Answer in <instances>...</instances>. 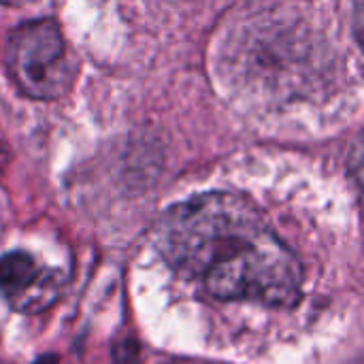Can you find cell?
Returning a JSON list of instances; mask_svg holds the SVG:
<instances>
[{
  "label": "cell",
  "mask_w": 364,
  "mask_h": 364,
  "mask_svg": "<svg viewBox=\"0 0 364 364\" xmlns=\"http://www.w3.org/2000/svg\"><path fill=\"white\" fill-rule=\"evenodd\" d=\"M156 247L190 286L218 301L294 307L305 273L264 213L235 192H205L173 205L156 224Z\"/></svg>",
  "instance_id": "1"
},
{
  "label": "cell",
  "mask_w": 364,
  "mask_h": 364,
  "mask_svg": "<svg viewBox=\"0 0 364 364\" xmlns=\"http://www.w3.org/2000/svg\"><path fill=\"white\" fill-rule=\"evenodd\" d=\"M4 66L28 98L43 102L66 96L77 75L64 34L51 17L26 21L9 34Z\"/></svg>",
  "instance_id": "2"
},
{
  "label": "cell",
  "mask_w": 364,
  "mask_h": 364,
  "mask_svg": "<svg viewBox=\"0 0 364 364\" xmlns=\"http://www.w3.org/2000/svg\"><path fill=\"white\" fill-rule=\"evenodd\" d=\"M66 284V277L45 267L32 254L15 250L0 258V294L21 314H38L51 307Z\"/></svg>",
  "instance_id": "3"
},
{
  "label": "cell",
  "mask_w": 364,
  "mask_h": 364,
  "mask_svg": "<svg viewBox=\"0 0 364 364\" xmlns=\"http://www.w3.org/2000/svg\"><path fill=\"white\" fill-rule=\"evenodd\" d=\"M28 0H0V4H9V6H15V4H23Z\"/></svg>",
  "instance_id": "4"
}]
</instances>
